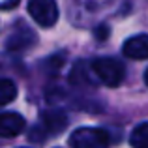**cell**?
I'll use <instances>...</instances> for the list:
<instances>
[{
	"label": "cell",
	"instance_id": "6da1fadb",
	"mask_svg": "<svg viewBox=\"0 0 148 148\" xmlns=\"http://www.w3.org/2000/svg\"><path fill=\"white\" fill-rule=\"evenodd\" d=\"M92 69H94L96 77L105 84V86H118L122 84L124 77H126V68L120 60L116 58H111V56H103V58H98L94 60L92 64Z\"/></svg>",
	"mask_w": 148,
	"mask_h": 148
},
{
	"label": "cell",
	"instance_id": "52a82bcc",
	"mask_svg": "<svg viewBox=\"0 0 148 148\" xmlns=\"http://www.w3.org/2000/svg\"><path fill=\"white\" fill-rule=\"evenodd\" d=\"M36 41V38H34L32 30L28 28V26H23L19 32H15L13 38H10V41H8V49H25L28 47L30 43H34Z\"/></svg>",
	"mask_w": 148,
	"mask_h": 148
},
{
	"label": "cell",
	"instance_id": "9c48e42d",
	"mask_svg": "<svg viewBox=\"0 0 148 148\" xmlns=\"http://www.w3.org/2000/svg\"><path fill=\"white\" fill-rule=\"evenodd\" d=\"M17 98V86L10 79H0V105H8Z\"/></svg>",
	"mask_w": 148,
	"mask_h": 148
},
{
	"label": "cell",
	"instance_id": "ba28073f",
	"mask_svg": "<svg viewBox=\"0 0 148 148\" xmlns=\"http://www.w3.org/2000/svg\"><path fill=\"white\" fill-rule=\"evenodd\" d=\"M131 148H148V122H143L131 131L130 137Z\"/></svg>",
	"mask_w": 148,
	"mask_h": 148
},
{
	"label": "cell",
	"instance_id": "8fae6325",
	"mask_svg": "<svg viewBox=\"0 0 148 148\" xmlns=\"http://www.w3.org/2000/svg\"><path fill=\"white\" fill-rule=\"evenodd\" d=\"M145 83L148 84V69H146V71H145Z\"/></svg>",
	"mask_w": 148,
	"mask_h": 148
},
{
	"label": "cell",
	"instance_id": "5b68a950",
	"mask_svg": "<svg viewBox=\"0 0 148 148\" xmlns=\"http://www.w3.org/2000/svg\"><path fill=\"white\" fill-rule=\"evenodd\" d=\"M124 54L131 60H146L148 58V34H139L124 43Z\"/></svg>",
	"mask_w": 148,
	"mask_h": 148
},
{
	"label": "cell",
	"instance_id": "7a4b0ae2",
	"mask_svg": "<svg viewBox=\"0 0 148 148\" xmlns=\"http://www.w3.org/2000/svg\"><path fill=\"white\" fill-rule=\"evenodd\" d=\"M73 148H109V135L98 127H79L69 137Z\"/></svg>",
	"mask_w": 148,
	"mask_h": 148
},
{
	"label": "cell",
	"instance_id": "3957f363",
	"mask_svg": "<svg viewBox=\"0 0 148 148\" xmlns=\"http://www.w3.org/2000/svg\"><path fill=\"white\" fill-rule=\"evenodd\" d=\"M28 13L41 28H51L58 21V6L54 0H30Z\"/></svg>",
	"mask_w": 148,
	"mask_h": 148
},
{
	"label": "cell",
	"instance_id": "277c9868",
	"mask_svg": "<svg viewBox=\"0 0 148 148\" xmlns=\"http://www.w3.org/2000/svg\"><path fill=\"white\" fill-rule=\"evenodd\" d=\"M25 118L19 112H2L0 114V137L11 139L25 131Z\"/></svg>",
	"mask_w": 148,
	"mask_h": 148
},
{
	"label": "cell",
	"instance_id": "8992f818",
	"mask_svg": "<svg viewBox=\"0 0 148 148\" xmlns=\"http://www.w3.org/2000/svg\"><path fill=\"white\" fill-rule=\"evenodd\" d=\"M41 120H43V126L47 127L49 131H53V133H58V131L66 130V126H68V118H66V114H62L60 111H45L43 114H41Z\"/></svg>",
	"mask_w": 148,
	"mask_h": 148
},
{
	"label": "cell",
	"instance_id": "30bf717a",
	"mask_svg": "<svg viewBox=\"0 0 148 148\" xmlns=\"http://www.w3.org/2000/svg\"><path fill=\"white\" fill-rule=\"evenodd\" d=\"M19 4V0H0V10H11Z\"/></svg>",
	"mask_w": 148,
	"mask_h": 148
}]
</instances>
